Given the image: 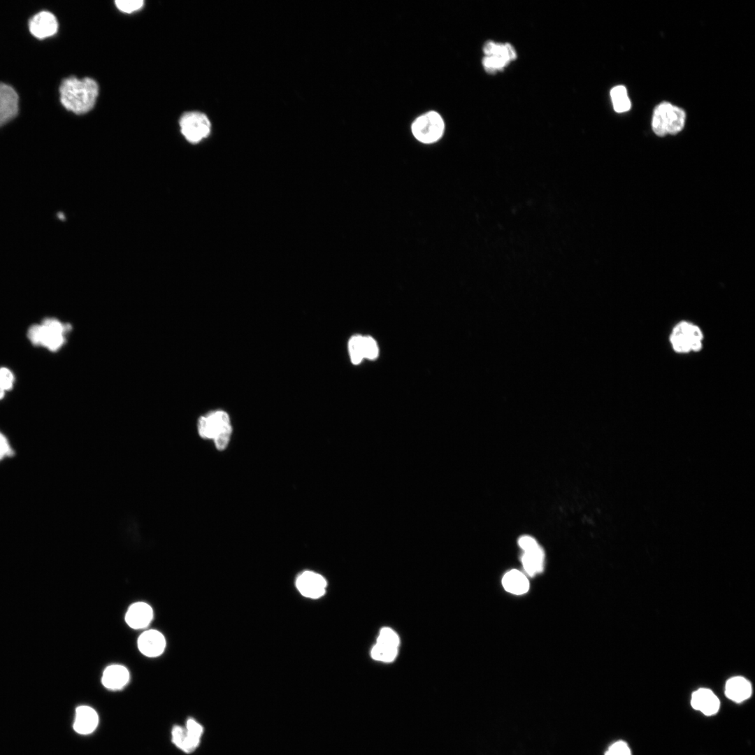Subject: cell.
I'll list each match as a JSON object with an SVG mask.
<instances>
[{
	"label": "cell",
	"instance_id": "9a60e30c",
	"mask_svg": "<svg viewBox=\"0 0 755 755\" xmlns=\"http://www.w3.org/2000/svg\"><path fill=\"white\" fill-rule=\"evenodd\" d=\"M152 607L144 602L132 604L127 611L125 621L132 628L140 629L147 627L152 619Z\"/></svg>",
	"mask_w": 755,
	"mask_h": 755
},
{
	"label": "cell",
	"instance_id": "ffe728a7",
	"mask_svg": "<svg viewBox=\"0 0 755 755\" xmlns=\"http://www.w3.org/2000/svg\"><path fill=\"white\" fill-rule=\"evenodd\" d=\"M610 96L616 112L624 113L630 110L631 103L624 86L617 85L613 87L610 91Z\"/></svg>",
	"mask_w": 755,
	"mask_h": 755
},
{
	"label": "cell",
	"instance_id": "30bf717a",
	"mask_svg": "<svg viewBox=\"0 0 755 755\" xmlns=\"http://www.w3.org/2000/svg\"><path fill=\"white\" fill-rule=\"evenodd\" d=\"M296 587L303 596L318 598L325 594L326 581L321 575L305 570L297 577Z\"/></svg>",
	"mask_w": 755,
	"mask_h": 755
},
{
	"label": "cell",
	"instance_id": "7a4b0ae2",
	"mask_svg": "<svg viewBox=\"0 0 755 755\" xmlns=\"http://www.w3.org/2000/svg\"><path fill=\"white\" fill-rule=\"evenodd\" d=\"M199 436L206 440H213L218 450H224L228 445L232 433L230 417L222 410H213L201 416L196 423Z\"/></svg>",
	"mask_w": 755,
	"mask_h": 755
},
{
	"label": "cell",
	"instance_id": "6da1fadb",
	"mask_svg": "<svg viewBox=\"0 0 755 755\" xmlns=\"http://www.w3.org/2000/svg\"><path fill=\"white\" fill-rule=\"evenodd\" d=\"M98 94V84L91 78L70 76L64 79L59 87L62 104L66 110L77 115L91 110Z\"/></svg>",
	"mask_w": 755,
	"mask_h": 755
},
{
	"label": "cell",
	"instance_id": "4dcf8cb0",
	"mask_svg": "<svg viewBox=\"0 0 755 755\" xmlns=\"http://www.w3.org/2000/svg\"><path fill=\"white\" fill-rule=\"evenodd\" d=\"M5 394V391L0 386V399L3 398Z\"/></svg>",
	"mask_w": 755,
	"mask_h": 755
},
{
	"label": "cell",
	"instance_id": "d4e9b609",
	"mask_svg": "<svg viewBox=\"0 0 755 755\" xmlns=\"http://www.w3.org/2000/svg\"><path fill=\"white\" fill-rule=\"evenodd\" d=\"M117 8L122 12L131 13L140 10L144 1L142 0H117L115 1Z\"/></svg>",
	"mask_w": 755,
	"mask_h": 755
},
{
	"label": "cell",
	"instance_id": "f1b7e54d",
	"mask_svg": "<svg viewBox=\"0 0 755 755\" xmlns=\"http://www.w3.org/2000/svg\"><path fill=\"white\" fill-rule=\"evenodd\" d=\"M28 338L35 345H39L40 324H34L28 330Z\"/></svg>",
	"mask_w": 755,
	"mask_h": 755
},
{
	"label": "cell",
	"instance_id": "603a6c76",
	"mask_svg": "<svg viewBox=\"0 0 755 755\" xmlns=\"http://www.w3.org/2000/svg\"><path fill=\"white\" fill-rule=\"evenodd\" d=\"M399 642L397 633L391 628L385 627L380 630L376 643L389 647L398 648Z\"/></svg>",
	"mask_w": 755,
	"mask_h": 755
},
{
	"label": "cell",
	"instance_id": "e0dca14e",
	"mask_svg": "<svg viewBox=\"0 0 755 755\" xmlns=\"http://www.w3.org/2000/svg\"><path fill=\"white\" fill-rule=\"evenodd\" d=\"M129 680L127 668L121 665H110L103 671L101 682L103 685L110 690L122 689Z\"/></svg>",
	"mask_w": 755,
	"mask_h": 755
},
{
	"label": "cell",
	"instance_id": "44dd1931",
	"mask_svg": "<svg viewBox=\"0 0 755 755\" xmlns=\"http://www.w3.org/2000/svg\"><path fill=\"white\" fill-rule=\"evenodd\" d=\"M398 654V648L389 647L376 643L371 649V656L373 659L382 662L393 661Z\"/></svg>",
	"mask_w": 755,
	"mask_h": 755
},
{
	"label": "cell",
	"instance_id": "8992f818",
	"mask_svg": "<svg viewBox=\"0 0 755 755\" xmlns=\"http://www.w3.org/2000/svg\"><path fill=\"white\" fill-rule=\"evenodd\" d=\"M71 329L69 324L55 318L45 319L40 324L39 345L57 352L66 342V336Z\"/></svg>",
	"mask_w": 755,
	"mask_h": 755
},
{
	"label": "cell",
	"instance_id": "5bb4252c",
	"mask_svg": "<svg viewBox=\"0 0 755 755\" xmlns=\"http://www.w3.org/2000/svg\"><path fill=\"white\" fill-rule=\"evenodd\" d=\"M691 705L693 709L703 714L712 716L719 711L720 702L710 689L700 688L692 693Z\"/></svg>",
	"mask_w": 755,
	"mask_h": 755
},
{
	"label": "cell",
	"instance_id": "484cf974",
	"mask_svg": "<svg viewBox=\"0 0 755 755\" xmlns=\"http://www.w3.org/2000/svg\"><path fill=\"white\" fill-rule=\"evenodd\" d=\"M15 381L14 375L10 370L6 367L0 368V386L6 391L10 390Z\"/></svg>",
	"mask_w": 755,
	"mask_h": 755
},
{
	"label": "cell",
	"instance_id": "7402d4cb",
	"mask_svg": "<svg viewBox=\"0 0 755 755\" xmlns=\"http://www.w3.org/2000/svg\"><path fill=\"white\" fill-rule=\"evenodd\" d=\"M348 350L352 363L354 364H360L364 359L363 336L360 335L353 336L349 340Z\"/></svg>",
	"mask_w": 755,
	"mask_h": 755
},
{
	"label": "cell",
	"instance_id": "d6986e66",
	"mask_svg": "<svg viewBox=\"0 0 755 755\" xmlns=\"http://www.w3.org/2000/svg\"><path fill=\"white\" fill-rule=\"evenodd\" d=\"M502 584L505 591L515 595L524 594L529 589L527 577L517 570L506 573L502 579Z\"/></svg>",
	"mask_w": 755,
	"mask_h": 755
},
{
	"label": "cell",
	"instance_id": "52a82bcc",
	"mask_svg": "<svg viewBox=\"0 0 755 755\" xmlns=\"http://www.w3.org/2000/svg\"><path fill=\"white\" fill-rule=\"evenodd\" d=\"M179 124L182 135L192 143H199L206 138L211 128L208 117L197 111L184 113L180 119Z\"/></svg>",
	"mask_w": 755,
	"mask_h": 755
},
{
	"label": "cell",
	"instance_id": "8fae6325",
	"mask_svg": "<svg viewBox=\"0 0 755 755\" xmlns=\"http://www.w3.org/2000/svg\"><path fill=\"white\" fill-rule=\"evenodd\" d=\"M29 27L34 36L43 39L53 36L57 31L58 22L52 13L41 11L31 18Z\"/></svg>",
	"mask_w": 755,
	"mask_h": 755
},
{
	"label": "cell",
	"instance_id": "5b68a950",
	"mask_svg": "<svg viewBox=\"0 0 755 755\" xmlns=\"http://www.w3.org/2000/svg\"><path fill=\"white\" fill-rule=\"evenodd\" d=\"M702 339L703 334L700 329L686 322L677 324L670 335L671 344L677 352L700 350Z\"/></svg>",
	"mask_w": 755,
	"mask_h": 755
},
{
	"label": "cell",
	"instance_id": "7c38bea8",
	"mask_svg": "<svg viewBox=\"0 0 755 755\" xmlns=\"http://www.w3.org/2000/svg\"><path fill=\"white\" fill-rule=\"evenodd\" d=\"M166 647V640L159 631L150 629L142 633L138 639L139 651L148 657L161 655Z\"/></svg>",
	"mask_w": 755,
	"mask_h": 755
},
{
	"label": "cell",
	"instance_id": "ac0fdd59",
	"mask_svg": "<svg viewBox=\"0 0 755 755\" xmlns=\"http://www.w3.org/2000/svg\"><path fill=\"white\" fill-rule=\"evenodd\" d=\"M751 683L745 677L736 676L730 678L726 683L725 694L727 698L735 703H742L752 695Z\"/></svg>",
	"mask_w": 755,
	"mask_h": 755
},
{
	"label": "cell",
	"instance_id": "83f0119b",
	"mask_svg": "<svg viewBox=\"0 0 755 755\" xmlns=\"http://www.w3.org/2000/svg\"><path fill=\"white\" fill-rule=\"evenodd\" d=\"M12 450L6 438L0 432V460L7 456L11 455Z\"/></svg>",
	"mask_w": 755,
	"mask_h": 755
},
{
	"label": "cell",
	"instance_id": "f546056e",
	"mask_svg": "<svg viewBox=\"0 0 755 755\" xmlns=\"http://www.w3.org/2000/svg\"><path fill=\"white\" fill-rule=\"evenodd\" d=\"M494 45H495V43H494L492 41H488V42H487L485 43L484 46L483 48V50H484V52L485 53L486 56H490L491 55V52H492V50L494 49Z\"/></svg>",
	"mask_w": 755,
	"mask_h": 755
},
{
	"label": "cell",
	"instance_id": "4fadbf2b",
	"mask_svg": "<svg viewBox=\"0 0 755 755\" xmlns=\"http://www.w3.org/2000/svg\"><path fill=\"white\" fill-rule=\"evenodd\" d=\"M18 111V95L8 85L0 82V126L13 119Z\"/></svg>",
	"mask_w": 755,
	"mask_h": 755
},
{
	"label": "cell",
	"instance_id": "9c48e42d",
	"mask_svg": "<svg viewBox=\"0 0 755 755\" xmlns=\"http://www.w3.org/2000/svg\"><path fill=\"white\" fill-rule=\"evenodd\" d=\"M203 733V727L195 720L189 719L186 728L173 726L171 732L172 742L186 753L192 752L199 745Z\"/></svg>",
	"mask_w": 755,
	"mask_h": 755
},
{
	"label": "cell",
	"instance_id": "cb8c5ba5",
	"mask_svg": "<svg viewBox=\"0 0 755 755\" xmlns=\"http://www.w3.org/2000/svg\"><path fill=\"white\" fill-rule=\"evenodd\" d=\"M364 359L373 360L378 355V347L375 340L371 336H363Z\"/></svg>",
	"mask_w": 755,
	"mask_h": 755
},
{
	"label": "cell",
	"instance_id": "ba28073f",
	"mask_svg": "<svg viewBox=\"0 0 755 755\" xmlns=\"http://www.w3.org/2000/svg\"><path fill=\"white\" fill-rule=\"evenodd\" d=\"M519 545L524 550L522 557L523 567L530 576L540 573L543 570L544 552L531 536H522L518 540Z\"/></svg>",
	"mask_w": 755,
	"mask_h": 755
},
{
	"label": "cell",
	"instance_id": "277c9868",
	"mask_svg": "<svg viewBox=\"0 0 755 755\" xmlns=\"http://www.w3.org/2000/svg\"><path fill=\"white\" fill-rule=\"evenodd\" d=\"M445 124L441 116L430 111L417 117L412 125L414 136L424 143L438 141L443 135Z\"/></svg>",
	"mask_w": 755,
	"mask_h": 755
},
{
	"label": "cell",
	"instance_id": "2e32d148",
	"mask_svg": "<svg viewBox=\"0 0 755 755\" xmlns=\"http://www.w3.org/2000/svg\"><path fill=\"white\" fill-rule=\"evenodd\" d=\"M99 717L96 712L91 707L81 705L76 710L73 729L79 734L92 733L97 727Z\"/></svg>",
	"mask_w": 755,
	"mask_h": 755
},
{
	"label": "cell",
	"instance_id": "3957f363",
	"mask_svg": "<svg viewBox=\"0 0 755 755\" xmlns=\"http://www.w3.org/2000/svg\"><path fill=\"white\" fill-rule=\"evenodd\" d=\"M685 120L686 113L682 108L662 102L654 110L652 128L659 136L676 134L683 129Z\"/></svg>",
	"mask_w": 755,
	"mask_h": 755
},
{
	"label": "cell",
	"instance_id": "4316f807",
	"mask_svg": "<svg viewBox=\"0 0 755 755\" xmlns=\"http://www.w3.org/2000/svg\"><path fill=\"white\" fill-rule=\"evenodd\" d=\"M605 755H632L627 743L619 740L610 746Z\"/></svg>",
	"mask_w": 755,
	"mask_h": 755
}]
</instances>
